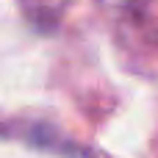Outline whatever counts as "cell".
Returning <instances> with one entry per match:
<instances>
[{"label":"cell","mask_w":158,"mask_h":158,"mask_svg":"<svg viewBox=\"0 0 158 158\" xmlns=\"http://www.w3.org/2000/svg\"><path fill=\"white\" fill-rule=\"evenodd\" d=\"M19 3H22L28 19H33L36 25H53L69 0H19Z\"/></svg>","instance_id":"cell-1"}]
</instances>
